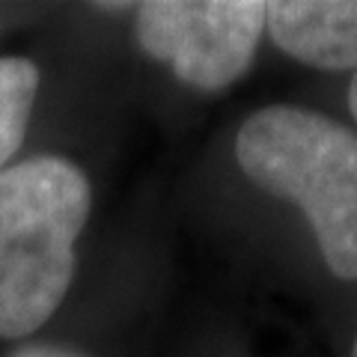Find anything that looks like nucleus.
Returning <instances> with one entry per match:
<instances>
[{"instance_id":"f257e3e1","label":"nucleus","mask_w":357,"mask_h":357,"mask_svg":"<svg viewBox=\"0 0 357 357\" xmlns=\"http://www.w3.org/2000/svg\"><path fill=\"white\" fill-rule=\"evenodd\" d=\"M93 191L60 155H36L0 173V337L39 331L72 286L75 241Z\"/></svg>"},{"instance_id":"f03ea898","label":"nucleus","mask_w":357,"mask_h":357,"mask_svg":"<svg viewBox=\"0 0 357 357\" xmlns=\"http://www.w3.org/2000/svg\"><path fill=\"white\" fill-rule=\"evenodd\" d=\"M236 161L256 188L304 211L331 274L357 280V131L271 105L244 119Z\"/></svg>"},{"instance_id":"7ed1b4c3","label":"nucleus","mask_w":357,"mask_h":357,"mask_svg":"<svg viewBox=\"0 0 357 357\" xmlns=\"http://www.w3.org/2000/svg\"><path fill=\"white\" fill-rule=\"evenodd\" d=\"M265 30L259 0H149L137 6V42L182 84L215 93L250 69Z\"/></svg>"},{"instance_id":"20e7f679","label":"nucleus","mask_w":357,"mask_h":357,"mask_svg":"<svg viewBox=\"0 0 357 357\" xmlns=\"http://www.w3.org/2000/svg\"><path fill=\"white\" fill-rule=\"evenodd\" d=\"M265 27L298 63L357 72V0H274Z\"/></svg>"},{"instance_id":"39448f33","label":"nucleus","mask_w":357,"mask_h":357,"mask_svg":"<svg viewBox=\"0 0 357 357\" xmlns=\"http://www.w3.org/2000/svg\"><path fill=\"white\" fill-rule=\"evenodd\" d=\"M39 93V69L24 57H0V173L27 134Z\"/></svg>"},{"instance_id":"423d86ee","label":"nucleus","mask_w":357,"mask_h":357,"mask_svg":"<svg viewBox=\"0 0 357 357\" xmlns=\"http://www.w3.org/2000/svg\"><path fill=\"white\" fill-rule=\"evenodd\" d=\"M13 357H84L81 351L63 349V345H30V349H21Z\"/></svg>"},{"instance_id":"0eeeda50","label":"nucleus","mask_w":357,"mask_h":357,"mask_svg":"<svg viewBox=\"0 0 357 357\" xmlns=\"http://www.w3.org/2000/svg\"><path fill=\"white\" fill-rule=\"evenodd\" d=\"M349 110H351V116L357 122V72H354L351 84H349Z\"/></svg>"},{"instance_id":"6e6552de","label":"nucleus","mask_w":357,"mask_h":357,"mask_svg":"<svg viewBox=\"0 0 357 357\" xmlns=\"http://www.w3.org/2000/svg\"><path fill=\"white\" fill-rule=\"evenodd\" d=\"M351 357H357V340H354V354H351Z\"/></svg>"}]
</instances>
